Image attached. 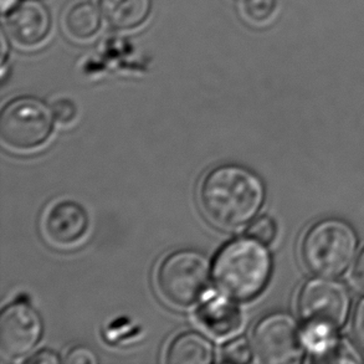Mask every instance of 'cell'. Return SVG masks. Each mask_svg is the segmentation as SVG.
I'll return each mask as SVG.
<instances>
[{
  "label": "cell",
  "instance_id": "obj_1",
  "mask_svg": "<svg viewBox=\"0 0 364 364\" xmlns=\"http://www.w3.org/2000/svg\"><path fill=\"white\" fill-rule=\"evenodd\" d=\"M265 199V187L255 173L234 164L214 168L203 179L199 200L217 227L239 229L251 222Z\"/></svg>",
  "mask_w": 364,
  "mask_h": 364
},
{
  "label": "cell",
  "instance_id": "obj_2",
  "mask_svg": "<svg viewBox=\"0 0 364 364\" xmlns=\"http://www.w3.org/2000/svg\"><path fill=\"white\" fill-rule=\"evenodd\" d=\"M265 244L254 237L237 239L219 251L213 276L224 295L249 301L260 295L270 280L272 261Z\"/></svg>",
  "mask_w": 364,
  "mask_h": 364
},
{
  "label": "cell",
  "instance_id": "obj_3",
  "mask_svg": "<svg viewBox=\"0 0 364 364\" xmlns=\"http://www.w3.org/2000/svg\"><path fill=\"white\" fill-rule=\"evenodd\" d=\"M357 247L358 237L350 224L341 219H325L306 232L301 256L312 274L337 277L352 265Z\"/></svg>",
  "mask_w": 364,
  "mask_h": 364
},
{
  "label": "cell",
  "instance_id": "obj_4",
  "mask_svg": "<svg viewBox=\"0 0 364 364\" xmlns=\"http://www.w3.org/2000/svg\"><path fill=\"white\" fill-rule=\"evenodd\" d=\"M210 265L207 257L194 250H179L158 266V290L163 299L179 307L197 302L209 284Z\"/></svg>",
  "mask_w": 364,
  "mask_h": 364
},
{
  "label": "cell",
  "instance_id": "obj_5",
  "mask_svg": "<svg viewBox=\"0 0 364 364\" xmlns=\"http://www.w3.org/2000/svg\"><path fill=\"white\" fill-rule=\"evenodd\" d=\"M54 119L53 109H49L41 100H13L0 114L1 141L8 147L18 151L41 147L49 139Z\"/></svg>",
  "mask_w": 364,
  "mask_h": 364
},
{
  "label": "cell",
  "instance_id": "obj_6",
  "mask_svg": "<svg viewBox=\"0 0 364 364\" xmlns=\"http://www.w3.org/2000/svg\"><path fill=\"white\" fill-rule=\"evenodd\" d=\"M350 310V292L332 277L311 279L301 287L297 296V311L306 326L337 331L345 325Z\"/></svg>",
  "mask_w": 364,
  "mask_h": 364
},
{
  "label": "cell",
  "instance_id": "obj_7",
  "mask_svg": "<svg viewBox=\"0 0 364 364\" xmlns=\"http://www.w3.org/2000/svg\"><path fill=\"white\" fill-rule=\"evenodd\" d=\"M252 346L261 362L289 364L304 355V336L292 316L276 312L261 318L252 332Z\"/></svg>",
  "mask_w": 364,
  "mask_h": 364
},
{
  "label": "cell",
  "instance_id": "obj_8",
  "mask_svg": "<svg viewBox=\"0 0 364 364\" xmlns=\"http://www.w3.org/2000/svg\"><path fill=\"white\" fill-rule=\"evenodd\" d=\"M43 322L33 306L16 301L0 315V353L5 360H20L39 342Z\"/></svg>",
  "mask_w": 364,
  "mask_h": 364
},
{
  "label": "cell",
  "instance_id": "obj_9",
  "mask_svg": "<svg viewBox=\"0 0 364 364\" xmlns=\"http://www.w3.org/2000/svg\"><path fill=\"white\" fill-rule=\"evenodd\" d=\"M5 15L9 34L23 46H38L51 31V14L41 0H20Z\"/></svg>",
  "mask_w": 364,
  "mask_h": 364
},
{
  "label": "cell",
  "instance_id": "obj_10",
  "mask_svg": "<svg viewBox=\"0 0 364 364\" xmlns=\"http://www.w3.org/2000/svg\"><path fill=\"white\" fill-rule=\"evenodd\" d=\"M45 237L56 246H74L89 230V217L84 208L70 200L55 203L43 218Z\"/></svg>",
  "mask_w": 364,
  "mask_h": 364
},
{
  "label": "cell",
  "instance_id": "obj_11",
  "mask_svg": "<svg viewBox=\"0 0 364 364\" xmlns=\"http://www.w3.org/2000/svg\"><path fill=\"white\" fill-rule=\"evenodd\" d=\"M242 320L239 307L224 296L209 297L199 309V321L218 337L235 333L242 326Z\"/></svg>",
  "mask_w": 364,
  "mask_h": 364
},
{
  "label": "cell",
  "instance_id": "obj_12",
  "mask_svg": "<svg viewBox=\"0 0 364 364\" xmlns=\"http://www.w3.org/2000/svg\"><path fill=\"white\" fill-rule=\"evenodd\" d=\"M99 8L111 28L127 31L147 21L152 11V0H99Z\"/></svg>",
  "mask_w": 364,
  "mask_h": 364
},
{
  "label": "cell",
  "instance_id": "obj_13",
  "mask_svg": "<svg viewBox=\"0 0 364 364\" xmlns=\"http://www.w3.org/2000/svg\"><path fill=\"white\" fill-rule=\"evenodd\" d=\"M214 360V348L204 336L184 332L168 347L166 362L171 364H208Z\"/></svg>",
  "mask_w": 364,
  "mask_h": 364
},
{
  "label": "cell",
  "instance_id": "obj_14",
  "mask_svg": "<svg viewBox=\"0 0 364 364\" xmlns=\"http://www.w3.org/2000/svg\"><path fill=\"white\" fill-rule=\"evenodd\" d=\"M102 23V14L89 1H81L70 8L65 16V25L71 36L86 40L99 33Z\"/></svg>",
  "mask_w": 364,
  "mask_h": 364
},
{
  "label": "cell",
  "instance_id": "obj_15",
  "mask_svg": "<svg viewBox=\"0 0 364 364\" xmlns=\"http://www.w3.org/2000/svg\"><path fill=\"white\" fill-rule=\"evenodd\" d=\"M277 0H244L242 11L246 19L255 25H265L275 18Z\"/></svg>",
  "mask_w": 364,
  "mask_h": 364
},
{
  "label": "cell",
  "instance_id": "obj_16",
  "mask_svg": "<svg viewBox=\"0 0 364 364\" xmlns=\"http://www.w3.org/2000/svg\"><path fill=\"white\" fill-rule=\"evenodd\" d=\"M251 360V348L245 338H235L223 347L222 362L247 363Z\"/></svg>",
  "mask_w": 364,
  "mask_h": 364
},
{
  "label": "cell",
  "instance_id": "obj_17",
  "mask_svg": "<svg viewBox=\"0 0 364 364\" xmlns=\"http://www.w3.org/2000/svg\"><path fill=\"white\" fill-rule=\"evenodd\" d=\"M317 362L325 363H357L362 362L360 355L355 353L353 347L346 341L338 340L332 348L325 355H322Z\"/></svg>",
  "mask_w": 364,
  "mask_h": 364
},
{
  "label": "cell",
  "instance_id": "obj_18",
  "mask_svg": "<svg viewBox=\"0 0 364 364\" xmlns=\"http://www.w3.org/2000/svg\"><path fill=\"white\" fill-rule=\"evenodd\" d=\"M277 234V227L272 218L264 217L257 218L251 223L249 228V237H254L257 242L269 245L275 240Z\"/></svg>",
  "mask_w": 364,
  "mask_h": 364
},
{
  "label": "cell",
  "instance_id": "obj_19",
  "mask_svg": "<svg viewBox=\"0 0 364 364\" xmlns=\"http://www.w3.org/2000/svg\"><path fill=\"white\" fill-rule=\"evenodd\" d=\"M53 114L58 122L61 124L73 123L77 116V109L73 101L68 99H61L53 105Z\"/></svg>",
  "mask_w": 364,
  "mask_h": 364
},
{
  "label": "cell",
  "instance_id": "obj_20",
  "mask_svg": "<svg viewBox=\"0 0 364 364\" xmlns=\"http://www.w3.org/2000/svg\"><path fill=\"white\" fill-rule=\"evenodd\" d=\"M352 332L357 345L364 350V299L357 305L352 320Z\"/></svg>",
  "mask_w": 364,
  "mask_h": 364
},
{
  "label": "cell",
  "instance_id": "obj_21",
  "mask_svg": "<svg viewBox=\"0 0 364 364\" xmlns=\"http://www.w3.org/2000/svg\"><path fill=\"white\" fill-rule=\"evenodd\" d=\"M65 360L68 363L73 364H95L97 362L94 353L87 348H85V347H75V348H73L66 355V360Z\"/></svg>",
  "mask_w": 364,
  "mask_h": 364
},
{
  "label": "cell",
  "instance_id": "obj_22",
  "mask_svg": "<svg viewBox=\"0 0 364 364\" xmlns=\"http://www.w3.org/2000/svg\"><path fill=\"white\" fill-rule=\"evenodd\" d=\"M352 280L355 287L364 292V250L360 252L352 271Z\"/></svg>",
  "mask_w": 364,
  "mask_h": 364
},
{
  "label": "cell",
  "instance_id": "obj_23",
  "mask_svg": "<svg viewBox=\"0 0 364 364\" xmlns=\"http://www.w3.org/2000/svg\"><path fill=\"white\" fill-rule=\"evenodd\" d=\"M26 362L29 364H55L59 363L60 358L53 350H43L30 357Z\"/></svg>",
  "mask_w": 364,
  "mask_h": 364
},
{
  "label": "cell",
  "instance_id": "obj_24",
  "mask_svg": "<svg viewBox=\"0 0 364 364\" xmlns=\"http://www.w3.org/2000/svg\"><path fill=\"white\" fill-rule=\"evenodd\" d=\"M8 53H9V45H8V40H6V35L4 31L1 33V66L3 69L6 64V59H8Z\"/></svg>",
  "mask_w": 364,
  "mask_h": 364
},
{
  "label": "cell",
  "instance_id": "obj_25",
  "mask_svg": "<svg viewBox=\"0 0 364 364\" xmlns=\"http://www.w3.org/2000/svg\"><path fill=\"white\" fill-rule=\"evenodd\" d=\"M20 0H1V13L6 14L11 8L19 3Z\"/></svg>",
  "mask_w": 364,
  "mask_h": 364
}]
</instances>
